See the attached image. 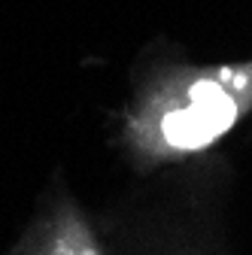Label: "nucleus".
<instances>
[{"mask_svg":"<svg viewBox=\"0 0 252 255\" xmlns=\"http://www.w3.org/2000/svg\"><path fill=\"white\" fill-rule=\"evenodd\" d=\"M252 113V61L176 67L152 79L125 125L128 143L149 161L210 149Z\"/></svg>","mask_w":252,"mask_h":255,"instance_id":"f257e3e1","label":"nucleus"},{"mask_svg":"<svg viewBox=\"0 0 252 255\" xmlns=\"http://www.w3.org/2000/svg\"><path fill=\"white\" fill-rule=\"evenodd\" d=\"M3 255H107L101 240L79 207L67 198H52L37 219L24 228V234Z\"/></svg>","mask_w":252,"mask_h":255,"instance_id":"f03ea898","label":"nucleus"}]
</instances>
